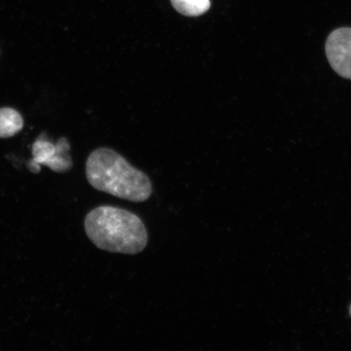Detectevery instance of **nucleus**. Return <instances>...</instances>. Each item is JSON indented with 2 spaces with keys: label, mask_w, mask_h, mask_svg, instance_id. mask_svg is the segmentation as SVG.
Instances as JSON below:
<instances>
[{
  "label": "nucleus",
  "mask_w": 351,
  "mask_h": 351,
  "mask_svg": "<svg viewBox=\"0 0 351 351\" xmlns=\"http://www.w3.org/2000/svg\"><path fill=\"white\" fill-rule=\"evenodd\" d=\"M88 182L96 190L142 203L152 194L150 179L112 149L103 147L92 152L86 161Z\"/></svg>",
  "instance_id": "obj_1"
},
{
  "label": "nucleus",
  "mask_w": 351,
  "mask_h": 351,
  "mask_svg": "<svg viewBox=\"0 0 351 351\" xmlns=\"http://www.w3.org/2000/svg\"><path fill=\"white\" fill-rule=\"evenodd\" d=\"M85 230L96 247L112 253L138 254L148 243L142 219L129 210L112 206H101L88 213Z\"/></svg>",
  "instance_id": "obj_2"
},
{
  "label": "nucleus",
  "mask_w": 351,
  "mask_h": 351,
  "mask_svg": "<svg viewBox=\"0 0 351 351\" xmlns=\"http://www.w3.org/2000/svg\"><path fill=\"white\" fill-rule=\"evenodd\" d=\"M69 150V144L65 138H60L53 144L40 136L33 144V159L28 163L30 172H40L41 165L49 167L56 173L68 172L73 166Z\"/></svg>",
  "instance_id": "obj_3"
},
{
  "label": "nucleus",
  "mask_w": 351,
  "mask_h": 351,
  "mask_svg": "<svg viewBox=\"0 0 351 351\" xmlns=\"http://www.w3.org/2000/svg\"><path fill=\"white\" fill-rule=\"evenodd\" d=\"M326 51L332 69L340 77L351 79V28L333 30L327 38Z\"/></svg>",
  "instance_id": "obj_4"
},
{
  "label": "nucleus",
  "mask_w": 351,
  "mask_h": 351,
  "mask_svg": "<svg viewBox=\"0 0 351 351\" xmlns=\"http://www.w3.org/2000/svg\"><path fill=\"white\" fill-rule=\"evenodd\" d=\"M21 114L11 108H0V138H11L23 128Z\"/></svg>",
  "instance_id": "obj_5"
},
{
  "label": "nucleus",
  "mask_w": 351,
  "mask_h": 351,
  "mask_svg": "<svg viewBox=\"0 0 351 351\" xmlns=\"http://www.w3.org/2000/svg\"><path fill=\"white\" fill-rule=\"evenodd\" d=\"M179 13L186 16H199L210 10V0H170Z\"/></svg>",
  "instance_id": "obj_6"
},
{
  "label": "nucleus",
  "mask_w": 351,
  "mask_h": 351,
  "mask_svg": "<svg viewBox=\"0 0 351 351\" xmlns=\"http://www.w3.org/2000/svg\"><path fill=\"white\" fill-rule=\"evenodd\" d=\"M350 317H351V304H350Z\"/></svg>",
  "instance_id": "obj_7"
}]
</instances>
